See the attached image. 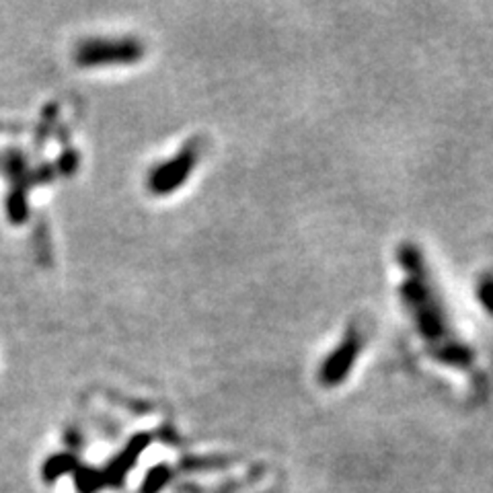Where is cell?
Returning a JSON list of instances; mask_svg holds the SVG:
<instances>
[{"label": "cell", "mask_w": 493, "mask_h": 493, "mask_svg": "<svg viewBox=\"0 0 493 493\" xmlns=\"http://www.w3.org/2000/svg\"><path fill=\"white\" fill-rule=\"evenodd\" d=\"M481 301L488 306V311L493 315V282H483L481 286Z\"/></svg>", "instance_id": "cell-8"}, {"label": "cell", "mask_w": 493, "mask_h": 493, "mask_svg": "<svg viewBox=\"0 0 493 493\" xmlns=\"http://www.w3.org/2000/svg\"><path fill=\"white\" fill-rule=\"evenodd\" d=\"M103 483H106V477L91 467H77L74 470V488L79 493H97L103 488Z\"/></svg>", "instance_id": "cell-5"}, {"label": "cell", "mask_w": 493, "mask_h": 493, "mask_svg": "<svg viewBox=\"0 0 493 493\" xmlns=\"http://www.w3.org/2000/svg\"><path fill=\"white\" fill-rule=\"evenodd\" d=\"M171 469L167 465H156L148 470L140 485V493H159L171 481Z\"/></svg>", "instance_id": "cell-6"}, {"label": "cell", "mask_w": 493, "mask_h": 493, "mask_svg": "<svg viewBox=\"0 0 493 493\" xmlns=\"http://www.w3.org/2000/svg\"><path fill=\"white\" fill-rule=\"evenodd\" d=\"M144 56V46L136 37H93L80 42L74 50L79 66L95 69L107 64H134Z\"/></svg>", "instance_id": "cell-1"}, {"label": "cell", "mask_w": 493, "mask_h": 493, "mask_svg": "<svg viewBox=\"0 0 493 493\" xmlns=\"http://www.w3.org/2000/svg\"><path fill=\"white\" fill-rule=\"evenodd\" d=\"M77 163H79V156L74 153H66L62 159H60V169L64 171V173H72L74 169H77Z\"/></svg>", "instance_id": "cell-9"}, {"label": "cell", "mask_w": 493, "mask_h": 493, "mask_svg": "<svg viewBox=\"0 0 493 493\" xmlns=\"http://www.w3.org/2000/svg\"><path fill=\"white\" fill-rule=\"evenodd\" d=\"M6 212H9V220L13 224H23L29 216V206L23 190L11 191L9 200H6Z\"/></svg>", "instance_id": "cell-7"}, {"label": "cell", "mask_w": 493, "mask_h": 493, "mask_svg": "<svg viewBox=\"0 0 493 493\" xmlns=\"http://www.w3.org/2000/svg\"><path fill=\"white\" fill-rule=\"evenodd\" d=\"M151 444V436L148 434H138L134 436L128 444H126V448L122 452L117 454V457L109 462L106 473H103V477H106V483H111V485H122L126 475H128V470L136 465V460L142 452H144V448Z\"/></svg>", "instance_id": "cell-3"}, {"label": "cell", "mask_w": 493, "mask_h": 493, "mask_svg": "<svg viewBox=\"0 0 493 493\" xmlns=\"http://www.w3.org/2000/svg\"><path fill=\"white\" fill-rule=\"evenodd\" d=\"M77 467H79V460H77V457H74V454L60 452V454H54V457H50L46 462H43L42 477H43V481H46V483H54L62 475L77 470Z\"/></svg>", "instance_id": "cell-4"}, {"label": "cell", "mask_w": 493, "mask_h": 493, "mask_svg": "<svg viewBox=\"0 0 493 493\" xmlns=\"http://www.w3.org/2000/svg\"><path fill=\"white\" fill-rule=\"evenodd\" d=\"M193 163H196V151L193 148H185L175 159L153 169V173L148 175V188H151L153 193H159V196L175 191L191 173Z\"/></svg>", "instance_id": "cell-2"}]
</instances>
